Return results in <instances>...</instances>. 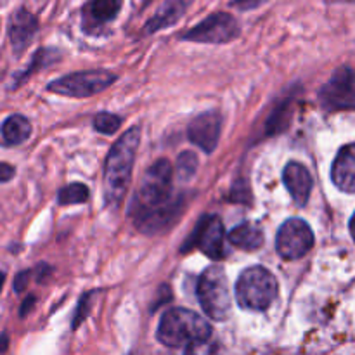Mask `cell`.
<instances>
[{
  "instance_id": "cell-1",
  "label": "cell",
  "mask_w": 355,
  "mask_h": 355,
  "mask_svg": "<svg viewBox=\"0 0 355 355\" xmlns=\"http://www.w3.org/2000/svg\"><path fill=\"white\" fill-rule=\"evenodd\" d=\"M172 163L166 158L153 163L142 177L128 208V215L139 231L156 234L175 222L184 208V200L172 196Z\"/></svg>"
},
{
  "instance_id": "cell-2",
  "label": "cell",
  "mask_w": 355,
  "mask_h": 355,
  "mask_svg": "<svg viewBox=\"0 0 355 355\" xmlns=\"http://www.w3.org/2000/svg\"><path fill=\"white\" fill-rule=\"evenodd\" d=\"M214 335L210 322L187 309L175 307L162 315L156 338L166 349H182L186 354L205 352Z\"/></svg>"
},
{
  "instance_id": "cell-3",
  "label": "cell",
  "mask_w": 355,
  "mask_h": 355,
  "mask_svg": "<svg viewBox=\"0 0 355 355\" xmlns=\"http://www.w3.org/2000/svg\"><path fill=\"white\" fill-rule=\"evenodd\" d=\"M141 144V127H132L110 149L104 165V203L110 208L120 207L130 187L132 170Z\"/></svg>"
},
{
  "instance_id": "cell-4",
  "label": "cell",
  "mask_w": 355,
  "mask_h": 355,
  "mask_svg": "<svg viewBox=\"0 0 355 355\" xmlns=\"http://www.w3.org/2000/svg\"><path fill=\"white\" fill-rule=\"evenodd\" d=\"M234 295L241 309L263 312L276 300L277 281L266 267H248L239 274Z\"/></svg>"
},
{
  "instance_id": "cell-5",
  "label": "cell",
  "mask_w": 355,
  "mask_h": 355,
  "mask_svg": "<svg viewBox=\"0 0 355 355\" xmlns=\"http://www.w3.org/2000/svg\"><path fill=\"white\" fill-rule=\"evenodd\" d=\"M196 295L208 318L214 321H227L232 311L231 288L225 270L220 266H210L205 269L198 281Z\"/></svg>"
},
{
  "instance_id": "cell-6",
  "label": "cell",
  "mask_w": 355,
  "mask_h": 355,
  "mask_svg": "<svg viewBox=\"0 0 355 355\" xmlns=\"http://www.w3.org/2000/svg\"><path fill=\"white\" fill-rule=\"evenodd\" d=\"M116 80L118 76L107 69H85V71L69 73L47 83V90L58 96L85 99L110 89Z\"/></svg>"
},
{
  "instance_id": "cell-7",
  "label": "cell",
  "mask_w": 355,
  "mask_h": 355,
  "mask_svg": "<svg viewBox=\"0 0 355 355\" xmlns=\"http://www.w3.org/2000/svg\"><path fill=\"white\" fill-rule=\"evenodd\" d=\"M194 248L203 252L211 260L225 259V229L218 215H205L200 218L191 238L184 243L182 253L193 252Z\"/></svg>"
},
{
  "instance_id": "cell-8",
  "label": "cell",
  "mask_w": 355,
  "mask_h": 355,
  "mask_svg": "<svg viewBox=\"0 0 355 355\" xmlns=\"http://www.w3.org/2000/svg\"><path fill=\"white\" fill-rule=\"evenodd\" d=\"M241 35V26L234 16L227 12H214L200 24L182 35V40L196 44H229Z\"/></svg>"
},
{
  "instance_id": "cell-9",
  "label": "cell",
  "mask_w": 355,
  "mask_h": 355,
  "mask_svg": "<svg viewBox=\"0 0 355 355\" xmlns=\"http://www.w3.org/2000/svg\"><path fill=\"white\" fill-rule=\"evenodd\" d=\"M315 236L311 225L302 218H290L279 227L276 236V250L284 260H298L312 250Z\"/></svg>"
},
{
  "instance_id": "cell-10",
  "label": "cell",
  "mask_w": 355,
  "mask_h": 355,
  "mask_svg": "<svg viewBox=\"0 0 355 355\" xmlns=\"http://www.w3.org/2000/svg\"><path fill=\"white\" fill-rule=\"evenodd\" d=\"M319 101L326 111L354 110V69L352 66H342L333 73L329 82L319 90Z\"/></svg>"
},
{
  "instance_id": "cell-11",
  "label": "cell",
  "mask_w": 355,
  "mask_h": 355,
  "mask_svg": "<svg viewBox=\"0 0 355 355\" xmlns=\"http://www.w3.org/2000/svg\"><path fill=\"white\" fill-rule=\"evenodd\" d=\"M220 130H222V116L218 111H207L194 118L187 127V137L203 149L205 153L211 155L217 149L218 141H220Z\"/></svg>"
},
{
  "instance_id": "cell-12",
  "label": "cell",
  "mask_w": 355,
  "mask_h": 355,
  "mask_svg": "<svg viewBox=\"0 0 355 355\" xmlns=\"http://www.w3.org/2000/svg\"><path fill=\"white\" fill-rule=\"evenodd\" d=\"M37 30L38 19L35 17V14H31L26 7H19L17 10H14L9 19V26H7L14 54L19 55L33 42Z\"/></svg>"
},
{
  "instance_id": "cell-13",
  "label": "cell",
  "mask_w": 355,
  "mask_h": 355,
  "mask_svg": "<svg viewBox=\"0 0 355 355\" xmlns=\"http://www.w3.org/2000/svg\"><path fill=\"white\" fill-rule=\"evenodd\" d=\"M283 180L288 193L298 207H305L312 193V175L305 165L298 162H290L283 170Z\"/></svg>"
},
{
  "instance_id": "cell-14",
  "label": "cell",
  "mask_w": 355,
  "mask_h": 355,
  "mask_svg": "<svg viewBox=\"0 0 355 355\" xmlns=\"http://www.w3.org/2000/svg\"><path fill=\"white\" fill-rule=\"evenodd\" d=\"M121 9V0H89L82 10V28L87 33H94L111 23Z\"/></svg>"
},
{
  "instance_id": "cell-15",
  "label": "cell",
  "mask_w": 355,
  "mask_h": 355,
  "mask_svg": "<svg viewBox=\"0 0 355 355\" xmlns=\"http://www.w3.org/2000/svg\"><path fill=\"white\" fill-rule=\"evenodd\" d=\"M331 180L340 191L352 194L355 191V153L354 144L340 149L331 166Z\"/></svg>"
},
{
  "instance_id": "cell-16",
  "label": "cell",
  "mask_w": 355,
  "mask_h": 355,
  "mask_svg": "<svg viewBox=\"0 0 355 355\" xmlns=\"http://www.w3.org/2000/svg\"><path fill=\"white\" fill-rule=\"evenodd\" d=\"M193 2L194 0H165L162 7L156 10L155 16L146 23L144 31L148 35H153L156 31L173 26L186 14V10L189 9Z\"/></svg>"
},
{
  "instance_id": "cell-17",
  "label": "cell",
  "mask_w": 355,
  "mask_h": 355,
  "mask_svg": "<svg viewBox=\"0 0 355 355\" xmlns=\"http://www.w3.org/2000/svg\"><path fill=\"white\" fill-rule=\"evenodd\" d=\"M227 238L236 248L245 250V252H255V250L262 248L263 241H266L262 227L255 222H243V224L236 225L229 232Z\"/></svg>"
},
{
  "instance_id": "cell-18",
  "label": "cell",
  "mask_w": 355,
  "mask_h": 355,
  "mask_svg": "<svg viewBox=\"0 0 355 355\" xmlns=\"http://www.w3.org/2000/svg\"><path fill=\"white\" fill-rule=\"evenodd\" d=\"M3 144L19 146L26 142L31 135V123L23 114H10L0 127Z\"/></svg>"
},
{
  "instance_id": "cell-19",
  "label": "cell",
  "mask_w": 355,
  "mask_h": 355,
  "mask_svg": "<svg viewBox=\"0 0 355 355\" xmlns=\"http://www.w3.org/2000/svg\"><path fill=\"white\" fill-rule=\"evenodd\" d=\"M59 59H61V54H59V52L55 51V49H47V47L38 49L37 54H35L33 58H31L30 66H28V68L24 69V71L16 73V75L12 76L14 82L10 83L9 89H10V90L17 89V87H19L21 83L26 82V80L30 78V76L33 75L35 71H40V69L47 68V66H51L52 62L59 61Z\"/></svg>"
},
{
  "instance_id": "cell-20",
  "label": "cell",
  "mask_w": 355,
  "mask_h": 355,
  "mask_svg": "<svg viewBox=\"0 0 355 355\" xmlns=\"http://www.w3.org/2000/svg\"><path fill=\"white\" fill-rule=\"evenodd\" d=\"M90 198L89 187L85 184L73 182L64 186L62 189H59L58 193V203L62 207H68V205H82L87 203Z\"/></svg>"
},
{
  "instance_id": "cell-21",
  "label": "cell",
  "mask_w": 355,
  "mask_h": 355,
  "mask_svg": "<svg viewBox=\"0 0 355 355\" xmlns=\"http://www.w3.org/2000/svg\"><path fill=\"white\" fill-rule=\"evenodd\" d=\"M198 170V156L193 151H184L182 155H179L175 162V175L177 179L187 182L194 177Z\"/></svg>"
},
{
  "instance_id": "cell-22",
  "label": "cell",
  "mask_w": 355,
  "mask_h": 355,
  "mask_svg": "<svg viewBox=\"0 0 355 355\" xmlns=\"http://www.w3.org/2000/svg\"><path fill=\"white\" fill-rule=\"evenodd\" d=\"M121 127V118L118 114L113 113H97L94 116V128H96L99 134L104 135H113L120 130Z\"/></svg>"
},
{
  "instance_id": "cell-23",
  "label": "cell",
  "mask_w": 355,
  "mask_h": 355,
  "mask_svg": "<svg viewBox=\"0 0 355 355\" xmlns=\"http://www.w3.org/2000/svg\"><path fill=\"white\" fill-rule=\"evenodd\" d=\"M290 110V103H283L281 106L276 107V111L270 114L269 121H267V132H269V135H277L288 127V111Z\"/></svg>"
},
{
  "instance_id": "cell-24",
  "label": "cell",
  "mask_w": 355,
  "mask_h": 355,
  "mask_svg": "<svg viewBox=\"0 0 355 355\" xmlns=\"http://www.w3.org/2000/svg\"><path fill=\"white\" fill-rule=\"evenodd\" d=\"M87 297H89V295L82 297V300H80V307L76 309V315L75 319H73V329L78 328V326L82 324L83 319L87 318V314H89V307H87V305H89V300H87Z\"/></svg>"
},
{
  "instance_id": "cell-25",
  "label": "cell",
  "mask_w": 355,
  "mask_h": 355,
  "mask_svg": "<svg viewBox=\"0 0 355 355\" xmlns=\"http://www.w3.org/2000/svg\"><path fill=\"white\" fill-rule=\"evenodd\" d=\"M267 0H232L231 6L238 7L239 10H253L259 9L260 6H263Z\"/></svg>"
},
{
  "instance_id": "cell-26",
  "label": "cell",
  "mask_w": 355,
  "mask_h": 355,
  "mask_svg": "<svg viewBox=\"0 0 355 355\" xmlns=\"http://www.w3.org/2000/svg\"><path fill=\"white\" fill-rule=\"evenodd\" d=\"M30 276H31L30 270H23V272L17 274L16 279H14V291H16V293H23V291L26 290Z\"/></svg>"
},
{
  "instance_id": "cell-27",
  "label": "cell",
  "mask_w": 355,
  "mask_h": 355,
  "mask_svg": "<svg viewBox=\"0 0 355 355\" xmlns=\"http://www.w3.org/2000/svg\"><path fill=\"white\" fill-rule=\"evenodd\" d=\"M14 175H16V168L9 163L0 162V182H9V180L14 179Z\"/></svg>"
},
{
  "instance_id": "cell-28",
  "label": "cell",
  "mask_w": 355,
  "mask_h": 355,
  "mask_svg": "<svg viewBox=\"0 0 355 355\" xmlns=\"http://www.w3.org/2000/svg\"><path fill=\"white\" fill-rule=\"evenodd\" d=\"M35 270H37V274H35V279H37L38 283H45V279H47L52 272V269L47 266V263H38V267Z\"/></svg>"
},
{
  "instance_id": "cell-29",
  "label": "cell",
  "mask_w": 355,
  "mask_h": 355,
  "mask_svg": "<svg viewBox=\"0 0 355 355\" xmlns=\"http://www.w3.org/2000/svg\"><path fill=\"white\" fill-rule=\"evenodd\" d=\"M33 305H35V295H28V298L23 302V305H21V309H19L21 318H26V315L30 314V311Z\"/></svg>"
},
{
  "instance_id": "cell-30",
  "label": "cell",
  "mask_w": 355,
  "mask_h": 355,
  "mask_svg": "<svg viewBox=\"0 0 355 355\" xmlns=\"http://www.w3.org/2000/svg\"><path fill=\"white\" fill-rule=\"evenodd\" d=\"M7 345H9V336H7V333H2L0 335V352H6Z\"/></svg>"
},
{
  "instance_id": "cell-31",
  "label": "cell",
  "mask_w": 355,
  "mask_h": 355,
  "mask_svg": "<svg viewBox=\"0 0 355 355\" xmlns=\"http://www.w3.org/2000/svg\"><path fill=\"white\" fill-rule=\"evenodd\" d=\"M3 281H6V272H0V293H2V286Z\"/></svg>"
}]
</instances>
